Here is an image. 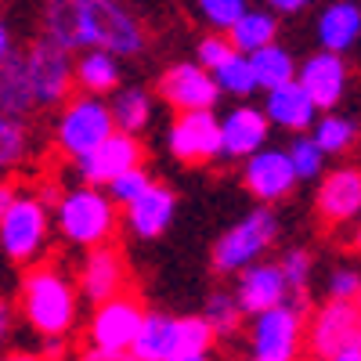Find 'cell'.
Listing matches in <instances>:
<instances>
[{"label": "cell", "instance_id": "6da1fadb", "mask_svg": "<svg viewBox=\"0 0 361 361\" xmlns=\"http://www.w3.org/2000/svg\"><path fill=\"white\" fill-rule=\"evenodd\" d=\"M18 307L33 325V333H40L44 340H66L80 318V289L62 267L37 264L22 279Z\"/></svg>", "mask_w": 361, "mask_h": 361}, {"label": "cell", "instance_id": "7a4b0ae2", "mask_svg": "<svg viewBox=\"0 0 361 361\" xmlns=\"http://www.w3.org/2000/svg\"><path fill=\"white\" fill-rule=\"evenodd\" d=\"M51 221H54L58 235L69 246H80V250H94V246L112 243V235L119 228L116 202L105 195V188H94V185L66 192L54 202Z\"/></svg>", "mask_w": 361, "mask_h": 361}, {"label": "cell", "instance_id": "3957f363", "mask_svg": "<svg viewBox=\"0 0 361 361\" xmlns=\"http://www.w3.org/2000/svg\"><path fill=\"white\" fill-rule=\"evenodd\" d=\"M275 238H279V217L267 206H260L217 238L214 253H209V264H214L217 275H238L243 267L257 264Z\"/></svg>", "mask_w": 361, "mask_h": 361}, {"label": "cell", "instance_id": "277c9868", "mask_svg": "<svg viewBox=\"0 0 361 361\" xmlns=\"http://www.w3.org/2000/svg\"><path fill=\"white\" fill-rule=\"evenodd\" d=\"M112 130H116V123H112L109 102H102L94 94H76V98H66L62 112H58L54 141L62 148V156L76 163L87 152H94Z\"/></svg>", "mask_w": 361, "mask_h": 361}, {"label": "cell", "instance_id": "5b68a950", "mask_svg": "<svg viewBox=\"0 0 361 361\" xmlns=\"http://www.w3.org/2000/svg\"><path fill=\"white\" fill-rule=\"evenodd\" d=\"M51 209L37 195H15L11 209L0 221V250L15 264H33L51 243Z\"/></svg>", "mask_w": 361, "mask_h": 361}, {"label": "cell", "instance_id": "8992f818", "mask_svg": "<svg viewBox=\"0 0 361 361\" xmlns=\"http://www.w3.org/2000/svg\"><path fill=\"white\" fill-rule=\"evenodd\" d=\"M87 47H102L116 58H130L145 51V29L119 0H87L83 51Z\"/></svg>", "mask_w": 361, "mask_h": 361}, {"label": "cell", "instance_id": "52a82bcc", "mask_svg": "<svg viewBox=\"0 0 361 361\" xmlns=\"http://www.w3.org/2000/svg\"><path fill=\"white\" fill-rule=\"evenodd\" d=\"M304 347V314L289 300L264 314H253L250 357L253 361H296Z\"/></svg>", "mask_w": 361, "mask_h": 361}, {"label": "cell", "instance_id": "ba28073f", "mask_svg": "<svg viewBox=\"0 0 361 361\" xmlns=\"http://www.w3.org/2000/svg\"><path fill=\"white\" fill-rule=\"evenodd\" d=\"M145 314L148 311L141 304V296L119 293V296H112V300L94 307V314L87 322V343L98 347V350H130Z\"/></svg>", "mask_w": 361, "mask_h": 361}, {"label": "cell", "instance_id": "9c48e42d", "mask_svg": "<svg viewBox=\"0 0 361 361\" xmlns=\"http://www.w3.org/2000/svg\"><path fill=\"white\" fill-rule=\"evenodd\" d=\"M25 58V73L33 83V98L37 105H58L69 98L73 90V58L66 47H58L54 40L40 37L37 44H29V51H22Z\"/></svg>", "mask_w": 361, "mask_h": 361}, {"label": "cell", "instance_id": "30bf717a", "mask_svg": "<svg viewBox=\"0 0 361 361\" xmlns=\"http://www.w3.org/2000/svg\"><path fill=\"white\" fill-rule=\"evenodd\" d=\"M170 152L188 163V166H202L209 159L221 156V119L214 116V109H195V112H177L170 123Z\"/></svg>", "mask_w": 361, "mask_h": 361}, {"label": "cell", "instance_id": "8fae6325", "mask_svg": "<svg viewBox=\"0 0 361 361\" xmlns=\"http://www.w3.org/2000/svg\"><path fill=\"white\" fill-rule=\"evenodd\" d=\"M243 185H246V192L257 202L271 206V202L289 199L300 180H296V170L289 163L286 148H267L264 145L260 152H253V156L243 159Z\"/></svg>", "mask_w": 361, "mask_h": 361}, {"label": "cell", "instance_id": "7c38bea8", "mask_svg": "<svg viewBox=\"0 0 361 361\" xmlns=\"http://www.w3.org/2000/svg\"><path fill=\"white\" fill-rule=\"evenodd\" d=\"M127 282H130V271H127V260L119 253V246L105 243V246L87 250V257L80 264V275H76V289L83 300H90L98 307L105 300L127 293Z\"/></svg>", "mask_w": 361, "mask_h": 361}, {"label": "cell", "instance_id": "4fadbf2b", "mask_svg": "<svg viewBox=\"0 0 361 361\" xmlns=\"http://www.w3.org/2000/svg\"><path fill=\"white\" fill-rule=\"evenodd\" d=\"M145 159V148L137 141V134H123V130H112L94 152H87L83 159H76V173L83 185H94V188H105L112 177L127 173L134 166H141Z\"/></svg>", "mask_w": 361, "mask_h": 361}, {"label": "cell", "instance_id": "5bb4252c", "mask_svg": "<svg viewBox=\"0 0 361 361\" xmlns=\"http://www.w3.org/2000/svg\"><path fill=\"white\" fill-rule=\"evenodd\" d=\"M347 80H350V69L343 62V54H333V51H318L304 58V66H296V83L304 87V94L314 102L318 112H333L343 102Z\"/></svg>", "mask_w": 361, "mask_h": 361}, {"label": "cell", "instance_id": "9a60e30c", "mask_svg": "<svg viewBox=\"0 0 361 361\" xmlns=\"http://www.w3.org/2000/svg\"><path fill=\"white\" fill-rule=\"evenodd\" d=\"M159 94L173 112H195V109H214L221 98V87L199 62H177L163 73Z\"/></svg>", "mask_w": 361, "mask_h": 361}, {"label": "cell", "instance_id": "2e32d148", "mask_svg": "<svg viewBox=\"0 0 361 361\" xmlns=\"http://www.w3.org/2000/svg\"><path fill=\"white\" fill-rule=\"evenodd\" d=\"M307 350L325 361L333 357L347 340H354L361 333V314L354 304H347V300H329V304H322L314 311V318L307 322Z\"/></svg>", "mask_w": 361, "mask_h": 361}, {"label": "cell", "instance_id": "e0dca14e", "mask_svg": "<svg viewBox=\"0 0 361 361\" xmlns=\"http://www.w3.org/2000/svg\"><path fill=\"white\" fill-rule=\"evenodd\" d=\"M271 123L264 109L257 105H235L221 116V156L228 159H246L267 145Z\"/></svg>", "mask_w": 361, "mask_h": 361}, {"label": "cell", "instance_id": "ac0fdd59", "mask_svg": "<svg viewBox=\"0 0 361 361\" xmlns=\"http://www.w3.org/2000/svg\"><path fill=\"white\" fill-rule=\"evenodd\" d=\"M235 300L243 314H264L271 307H279L289 300V286L282 279V267L279 264H250L238 271V282H235Z\"/></svg>", "mask_w": 361, "mask_h": 361}, {"label": "cell", "instance_id": "d6986e66", "mask_svg": "<svg viewBox=\"0 0 361 361\" xmlns=\"http://www.w3.org/2000/svg\"><path fill=\"white\" fill-rule=\"evenodd\" d=\"M314 206L325 224L354 221L361 214V166H340L333 173H325Z\"/></svg>", "mask_w": 361, "mask_h": 361}, {"label": "cell", "instance_id": "ffe728a7", "mask_svg": "<svg viewBox=\"0 0 361 361\" xmlns=\"http://www.w3.org/2000/svg\"><path fill=\"white\" fill-rule=\"evenodd\" d=\"M177 217V195L166 185H148L134 202L123 206V221L137 238H159Z\"/></svg>", "mask_w": 361, "mask_h": 361}, {"label": "cell", "instance_id": "44dd1931", "mask_svg": "<svg viewBox=\"0 0 361 361\" xmlns=\"http://www.w3.org/2000/svg\"><path fill=\"white\" fill-rule=\"evenodd\" d=\"M264 116H267L271 127L289 130V134H300V130H311V123L318 119V109H314V102L304 94V87H300L296 80H289V83H282V87H275V90H267Z\"/></svg>", "mask_w": 361, "mask_h": 361}, {"label": "cell", "instance_id": "7402d4cb", "mask_svg": "<svg viewBox=\"0 0 361 361\" xmlns=\"http://www.w3.org/2000/svg\"><path fill=\"white\" fill-rule=\"evenodd\" d=\"M130 354L137 361H166V357L180 354V318L148 311L134 343H130Z\"/></svg>", "mask_w": 361, "mask_h": 361}, {"label": "cell", "instance_id": "603a6c76", "mask_svg": "<svg viewBox=\"0 0 361 361\" xmlns=\"http://www.w3.org/2000/svg\"><path fill=\"white\" fill-rule=\"evenodd\" d=\"M73 80L80 87V94H94V98H109L112 90H119L123 69H119V58L102 51V47H87L80 54V62L73 66Z\"/></svg>", "mask_w": 361, "mask_h": 361}, {"label": "cell", "instance_id": "cb8c5ba5", "mask_svg": "<svg viewBox=\"0 0 361 361\" xmlns=\"http://www.w3.org/2000/svg\"><path fill=\"white\" fill-rule=\"evenodd\" d=\"M87 0H47L44 4V37L66 51H83Z\"/></svg>", "mask_w": 361, "mask_h": 361}, {"label": "cell", "instance_id": "d4e9b609", "mask_svg": "<svg viewBox=\"0 0 361 361\" xmlns=\"http://www.w3.org/2000/svg\"><path fill=\"white\" fill-rule=\"evenodd\" d=\"M361 37V8L350 4V0H336L318 15V44L322 51L343 54L357 44Z\"/></svg>", "mask_w": 361, "mask_h": 361}, {"label": "cell", "instance_id": "484cf974", "mask_svg": "<svg viewBox=\"0 0 361 361\" xmlns=\"http://www.w3.org/2000/svg\"><path fill=\"white\" fill-rule=\"evenodd\" d=\"M33 109H37V98H33V83H29V73H25V58L15 51L8 62H0V112L25 119Z\"/></svg>", "mask_w": 361, "mask_h": 361}, {"label": "cell", "instance_id": "4316f807", "mask_svg": "<svg viewBox=\"0 0 361 361\" xmlns=\"http://www.w3.org/2000/svg\"><path fill=\"white\" fill-rule=\"evenodd\" d=\"M109 112H112L116 130L141 134L148 123H152V94H148L145 87H119V90H112Z\"/></svg>", "mask_w": 361, "mask_h": 361}, {"label": "cell", "instance_id": "83f0119b", "mask_svg": "<svg viewBox=\"0 0 361 361\" xmlns=\"http://www.w3.org/2000/svg\"><path fill=\"white\" fill-rule=\"evenodd\" d=\"M275 37H279L275 15H271V11H253V8H246L243 15L235 18V25L228 29L231 47L243 51V54H253V51H260L267 44H275Z\"/></svg>", "mask_w": 361, "mask_h": 361}, {"label": "cell", "instance_id": "f1b7e54d", "mask_svg": "<svg viewBox=\"0 0 361 361\" xmlns=\"http://www.w3.org/2000/svg\"><path fill=\"white\" fill-rule=\"evenodd\" d=\"M250 69H253L257 90H275V87L296 80V62H293V54L282 44H267V47L253 51L250 54Z\"/></svg>", "mask_w": 361, "mask_h": 361}, {"label": "cell", "instance_id": "f546056e", "mask_svg": "<svg viewBox=\"0 0 361 361\" xmlns=\"http://www.w3.org/2000/svg\"><path fill=\"white\" fill-rule=\"evenodd\" d=\"M311 137H314V145L322 148L325 156H343L347 148L357 141V123L350 116H340L333 109V112H322V119L311 123Z\"/></svg>", "mask_w": 361, "mask_h": 361}, {"label": "cell", "instance_id": "4dcf8cb0", "mask_svg": "<svg viewBox=\"0 0 361 361\" xmlns=\"http://www.w3.org/2000/svg\"><path fill=\"white\" fill-rule=\"evenodd\" d=\"M209 76L217 80L221 94H231V98L257 94V80H253V69H250V54H243V51H231Z\"/></svg>", "mask_w": 361, "mask_h": 361}, {"label": "cell", "instance_id": "1f68e13d", "mask_svg": "<svg viewBox=\"0 0 361 361\" xmlns=\"http://www.w3.org/2000/svg\"><path fill=\"white\" fill-rule=\"evenodd\" d=\"M202 318L209 322L214 336H235L238 325H243V307H238L235 293H209Z\"/></svg>", "mask_w": 361, "mask_h": 361}, {"label": "cell", "instance_id": "d6a6232c", "mask_svg": "<svg viewBox=\"0 0 361 361\" xmlns=\"http://www.w3.org/2000/svg\"><path fill=\"white\" fill-rule=\"evenodd\" d=\"M286 152H289V163H293V170H296V180H318V177H322L329 156L314 145L311 134H296Z\"/></svg>", "mask_w": 361, "mask_h": 361}, {"label": "cell", "instance_id": "836d02e7", "mask_svg": "<svg viewBox=\"0 0 361 361\" xmlns=\"http://www.w3.org/2000/svg\"><path fill=\"white\" fill-rule=\"evenodd\" d=\"M25 148H29V130L18 116L0 112V170L18 166L25 159Z\"/></svg>", "mask_w": 361, "mask_h": 361}, {"label": "cell", "instance_id": "e575fe53", "mask_svg": "<svg viewBox=\"0 0 361 361\" xmlns=\"http://www.w3.org/2000/svg\"><path fill=\"white\" fill-rule=\"evenodd\" d=\"M279 267H282V279L289 286V296H304L307 282H311V253L307 250H286Z\"/></svg>", "mask_w": 361, "mask_h": 361}, {"label": "cell", "instance_id": "d590c367", "mask_svg": "<svg viewBox=\"0 0 361 361\" xmlns=\"http://www.w3.org/2000/svg\"><path fill=\"white\" fill-rule=\"evenodd\" d=\"M148 185H152V177H148V170L145 166H134V170H127V173H119V177H112L109 185H105V195L116 202V206H127V202H134Z\"/></svg>", "mask_w": 361, "mask_h": 361}, {"label": "cell", "instance_id": "8d00e7d4", "mask_svg": "<svg viewBox=\"0 0 361 361\" xmlns=\"http://www.w3.org/2000/svg\"><path fill=\"white\" fill-rule=\"evenodd\" d=\"M199 11L217 33H228L235 25V18L246 11V0H199Z\"/></svg>", "mask_w": 361, "mask_h": 361}, {"label": "cell", "instance_id": "74e56055", "mask_svg": "<svg viewBox=\"0 0 361 361\" xmlns=\"http://www.w3.org/2000/svg\"><path fill=\"white\" fill-rule=\"evenodd\" d=\"M357 286H361V271L336 267L333 275H329V282H325V293H329V300H347V304H354Z\"/></svg>", "mask_w": 361, "mask_h": 361}, {"label": "cell", "instance_id": "f35d334b", "mask_svg": "<svg viewBox=\"0 0 361 361\" xmlns=\"http://www.w3.org/2000/svg\"><path fill=\"white\" fill-rule=\"evenodd\" d=\"M231 51H235V47H231V40H228V37L209 33V37H202V40H199V58H195V62H199L202 69L214 73V69L224 62V58H228Z\"/></svg>", "mask_w": 361, "mask_h": 361}, {"label": "cell", "instance_id": "ab89813d", "mask_svg": "<svg viewBox=\"0 0 361 361\" xmlns=\"http://www.w3.org/2000/svg\"><path fill=\"white\" fill-rule=\"evenodd\" d=\"M80 361H137L130 350H98V347H87L80 354Z\"/></svg>", "mask_w": 361, "mask_h": 361}, {"label": "cell", "instance_id": "60d3db41", "mask_svg": "<svg viewBox=\"0 0 361 361\" xmlns=\"http://www.w3.org/2000/svg\"><path fill=\"white\" fill-rule=\"evenodd\" d=\"M325 361H361V333H357L354 340H347L333 357H325Z\"/></svg>", "mask_w": 361, "mask_h": 361}, {"label": "cell", "instance_id": "b9f144b4", "mask_svg": "<svg viewBox=\"0 0 361 361\" xmlns=\"http://www.w3.org/2000/svg\"><path fill=\"white\" fill-rule=\"evenodd\" d=\"M11 325H15V311H11L8 300L0 296V343H4V340L11 336Z\"/></svg>", "mask_w": 361, "mask_h": 361}, {"label": "cell", "instance_id": "7bdbcfd3", "mask_svg": "<svg viewBox=\"0 0 361 361\" xmlns=\"http://www.w3.org/2000/svg\"><path fill=\"white\" fill-rule=\"evenodd\" d=\"M307 4L311 0H267V8L279 11V15H296V11H304Z\"/></svg>", "mask_w": 361, "mask_h": 361}, {"label": "cell", "instance_id": "ee69618b", "mask_svg": "<svg viewBox=\"0 0 361 361\" xmlns=\"http://www.w3.org/2000/svg\"><path fill=\"white\" fill-rule=\"evenodd\" d=\"M15 54V40H11V29H8V22L0 18V62H8V58Z\"/></svg>", "mask_w": 361, "mask_h": 361}, {"label": "cell", "instance_id": "f6af8a7d", "mask_svg": "<svg viewBox=\"0 0 361 361\" xmlns=\"http://www.w3.org/2000/svg\"><path fill=\"white\" fill-rule=\"evenodd\" d=\"M15 185H0V221H4V214L11 209V202H15Z\"/></svg>", "mask_w": 361, "mask_h": 361}, {"label": "cell", "instance_id": "bcb514c9", "mask_svg": "<svg viewBox=\"0 0 361 361\" xmlns=\"http://www.w3.org/2000/svg\"><path fill=\"white\" fill-rule=\"evenodd\" d=\"M4 361H51V357H40V354H8Z\"/></svg>", "mask_w": 361, "mask_h": 361}, {"label": "cell", "instance_id": "7dc6e473", "mask_svg": "<svg viewBox=\"0 0 361 361\" xmlns=\"http://www.w3.org/2000/svg\"><path fill=\"white\" fill-rule=\"evenodd\" d=\"M166 361H206V354H173Z\"/></svg>", "mask_w": 361, "mask_h": 361}, {"label": "cell", "instance_id": "c3c4849f", "mask_svg": "<svg viewBox=\"0 0 361 361\" xmlns=\"http://www.w3.org/2000/svg\"><path fill=\"white\" fill-rule=\"evenodd\" d=\"M350 250H357L361 253V224L354 228V235H350Z\"/></svg>", "mask_w": 361, "mask_h": 361}, {"label": "cell", "instance_id": "681fc988", "mask_svg": "<svg viewBox=\"0 0 361 361\" xmlns=\"http://www.w3.org/2000/svg\"><path fill=\"white\" fill-rule=\"evenodd\" d=\"M354 307H357V314H361V286H357V296H354Z\"/></svg>", "mask_w": 361, "mask_h": 361}]
</instances>
